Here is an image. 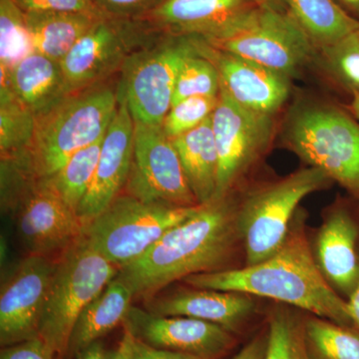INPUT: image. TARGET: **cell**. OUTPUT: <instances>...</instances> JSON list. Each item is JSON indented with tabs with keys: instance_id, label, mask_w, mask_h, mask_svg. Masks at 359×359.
Segmentation results:
<instances>
[{
	"instance_id": "obj_1",
	"label": "cell",
	"mask_w": 359,
	"mask_h": 359,
	"mask_svg": "<svg viewBox=\"0 0 359 359\" xmlns=\"http://www.w3.org/2000/svg\"><path fill=\"white\" fill-rule=\"evenodd\" d=\"M195 289L224 290L266 297L314 316L351 327L346 301L325 280L306 231V217L297 212L282 247L262 263L188 276Z\"/></svg>"
},
{
	"instance_id": "obj_40",
	"label": "cell",
	"mask_w": 359,
	"mask_h": 359,
	"mask_svg": "<svg viewBox=\"0 0 359 359\" xmlns=\"http://www.w3.org/2000/svg\"><path fill=\"white\" fill-rule=\"evenodd\" d=\"M346 304L351 323L359 332V278L356 287H354L353 292H351L346 301Z\"/></svg>"
},
{
	"instance_id": "obj_35",
	"label": "cell",
	"mask_w": 359,
	"mask_h": 359,
	"mask_svg": "<svg viewBox=\"0 0 359 359\" xmlns=\"http://www.w3.org/2000/svg\"><path fill=\"white\" fill-rule=\"evenodd\" d=\"M23 13L39 11H60L102 15L94 4V0H13Z\"/></svg>"
},
{
	"instance_id": "obj_4",
	"label": "cell",
	"mask_w": 359,
	"mask_h": 359,
	"mask_svg": "<svg viewBox=\"0 0 359 359\" xmlns=\"http://www.w3.org/2000/svg\"><path fill=\"white\" fill-rule=\"evenodd\" d=\"M1 207L13 216L28 255L62 254L83 235L77 212L20 161L1 159Z\"/></svg>"
},
{
	"instance_id": "obj_9",
	"label": "cell",
	"mask_w": 359,
	"mask_h": 359,
	"mask_svg": "<svg viewBox=\"0 0 359 359\" xmlns=\"http://www.w3.org/2000/svg\"><path fill=\"white\" fill-rule=\"evenodd\" d=\"M290 148L359 200V125L332 106L302 107L290 118Z\"/></svg>"
},
{
	"instance_id": "obj_42",
	"label": "cell",
	"mask_w": 359,
	"mask_h": 359,
	"mask_svg": "<svg viewBox=\"0 0 359 359\" xmlns=\"http://www.w3.org/2000/svg\"><path fill=\"white\" fill-rule=\"evenodd\" d=\"M259 8L278 11V13H290L289 0H252Z\"/></svg>"
},
{
	"instance_id": "obj_3",
	"label": "cell",
	"mask_w": 359,
	"mask_h": 359,
	"mask_svg": "<svg viewBox=\"0 0 359 359\" xmlns=\"http://www.w3.org/2000/svg\"><path fill=\"white\" fill-rule=\"evenodd\" d=\"M118 108V86L106 82L69 94L35 115L21 163L37 178L51 176L75 153L104 138Z\"/></svg>"
},
{
	"instance_id": "obj_31",
	"label": "cell",
	"mask_w": 359,
	"mask_h": 359,
	"mask_svg": "<svg viewBox=\"0 0 359 359\" xmlns=\"http://www.w3.org/2000/svg\"><path fill=\"white\" fill-rule=\"evenodd\" d=\"M219 94L218 71L209 59L200 55L196 46L195 53L186 59L180 70L172 106L190 97H216Z\"/></svg>"
},
{
	"instance_id": "obj_38",
	"label": "cell",
	"mask_w": 359,
	"mask_h": 359,
	"mask_svg": "<svg viewBox=\"0 0 359 359\" xmlns=\"http://www.w3.org/2000/svg\"><path fill=\"white\" fill-rule=\"evenodd\" d=\"M266 344H268V334L259 335L250 340L249 344L243 347L231 359H264Z\"/></svg>"
},
{
	"instance_id": "obj_15",
	"label": "cell",
	"mask_w": 359,
	"mask_h": 359,
	"mask_svg": "<svg viewBox=\"0 0 359 359\" xmlns=\"http://www.w3.org/2000/svg\"><path fill=\"white\" fill-rule=\"evenodd\" d=\"M122 325L148 346L205 359H218L235 344L233 332L215 323L188 316H159L135 306Z\"/></svg>"
},
{
	"instance_id": "obj_5",
	"label": "cell",
	"mask_w": 359,
	"mask_h": 359,
	"mask_svg": "<svg viewBox=\"0 0 359 359\" xmlns=\"http://www.w3.org/2000/svg\"><path fill=\"white\" fill-rule=\"evenodd\" d=\"M119 268L82 237L57 261L45 299L39 337L59 359L67 355L73 327L89 302L103 292Z\"/></svg>"
},
{
	"instance_id": "obj_44",
	"label": "cell",
	"mask_w": 359,
	"mask_h": 359,
	"mask_svg": "<svg viewBox=\"0 0 359 359\" xmlns=\"http://www.w3.org/2000/svg\"><path fill=\"white\" fill-rule=\"evenodd\" d=\"M351 112L359 120V94H354L353 102L351 104Z\"/></svg>"
},
{
	"instance_id": "obj_28",
	"label": "cell",
	"mask_w": 359,
	"mask_h": 359,
	"mask_svg": "<svg viewBox=\"0 0 359 359\" xmlns=\"http://www.w3.org/2000/svg\"><path fill=\"white\" fill-rule=\"evenodd\" d=\"M306 346L313 359H359V332L313 316L304 321Z\"/></svg>"
},
{
	"instance_id": "obj_13",
	"label": "cell",
	"mask_w": 359,
	"mask_h": 359,
	"mask_svg": "<svg viewBox=\"0 0 359 359\" xmlns=\"http://www.w3.org/2000/svg\"><path fill=\"white\" fill-rule=\"evenodd\" d=\"M273 116L247 109L219 92L212 114L218 154V184L214 200L230 195L238 179L269 148L275 132Z\"/></svg>"
},
{
	"instance_id": "obj_14",
	"label": "cell",
	"mask_w": 359,
	"mask_h": 359,
	"mask_svg": "<svg viewBox=\"0 0 359 359\" xmlns=\"http://www.w3.org/2000/svg\"><path fill=\"white\" fill-rule=\"evenodd\" d=\"M55 262L28 255L14 266L0 292L2 347L39 337V325Z\"/></svg>"
},
{
	"instance_id": "obj_33",
	"label": "cell",
	"mask_w": 359,
	"mask_h": 359,
	"mask_svg": "<svg viewBox=\"0 0 359 359\" xmlns=\"http://www.w3.org/2000/svg\"><path fill=\"white\" fill-rule=\"evenodd\" d=\"M219 102V96H196L184 99L172 106L163 121L162 128L169 138L195 129L211 117Z\"/></svg>"
},
{
	"instance_id": "obj_36",
	"label": "cell",
	"mask_w": 359,
	"mask_h": 359,
	"mask_svg": "<svg viewBox=\"0 0 359 359\" xmlns=\"http://www.w3.org/2000/svg\"><path fill=\"white\" fill-rule=\"evenodd\" d=\"M0 359H59L40 339H33L14 346L2 347Z\"/></svg>"
},
{
	"instance_id": "obj_16",
	"label": "cell",
	"mask_w": 359,
	"mask_h": 359,
	"mask_svg": "<svg viewBox=\"0 0 359 359\" xmlns=\"http://www.w3.org/2000/svg\"><path fill=\"white\" fill-rule=\"evenodd\" d=\"M200 55L218 71L219 92L242 107L273 116L285 105L292 78L249 59L214 48L202 37L194 36Z\"/></svg>"
},
{
	"instance_id": "obj_45",
	"label": "cell",
	"mask_w": 359,
	"mask_h": 359,
	"mask_svg": "<svg viewBox=\"0 0 359 359\" xmlns=\"http://www.w3.org/2000/svg\"><path fill=\"white\" fill-rule=\"evenodd\" d=\"M358 34H359V30H358Z\"/></svg>"
},
{
	"instance_id": "obj_21",
	"label": "cell",
	"mask_w": 359,
	"mask_h": 359,
	"mask_svg": "<svg viewBox=\"0 0 359 359\" xmlns=\"http://www.w3.org/2000/svg\"><path fill=\"white\" fill-rule=\"evenodd\" d=\"M0 85H6L34 115L69 95L60 63L32 52L7 73L0 72Z\"/></svg>"
},
{
	"instance_id": "obj_22",
	"label": "cell",
	"mask_w": 359,
	"mask_h": 359,
	"mask_svg": "<svg viewBox=\"0 0 359 359\" xmlns=\"http://www.w3.org/2000/svg\"><path fill=\"white\" fill-rule=\"evenodd\" d=\"M134 297V292L126 283L118 276L113 278L80 313L71 334L67 355L75 358L118 325H123Z\"/></svg>"
},
{
	"instance_id": "obj_20",
	"label": "cell",
	"mask_w": 359,
	"mask_h": 359,
	"mask_svg": "<svg viewBox=\"0 0 359 359\" xmlns=\"http://www.w3.org/2000/svg\"><path fill=\"white\" fill-rule=\"evenodd\" d=\"M358 238L355 222L344 209L334 210L328 215L316 238L314 257L321 273L334 290L347 297L358 282Z\"/></svg>"
},
{
	"instance_id": "obj_41",
	"label": "cell",
	"mask_w": 359,
	"mask_h": 359,
	"mask_svg": "<svg viewBox=\"0 0 359 359\" xmlns=\"http://www.w3.org/2000/svg\"><path fill=\"white\" fill-rule=\"evenodd\" d=\"M106 351L102 342H94L93 344L85 348L81 353L75 356V359H105Z\"/></svg>"
},
{
	"instance_id": "obj_8",
	"label": "cell",
	"mask_w": 359,
	"mask_h": 359,
	"mask_svg": "<svg viewBox=\"0 0 359 359\" xmlns=\"http://www.w3.org/2000/svg\"><path fill=\"white\" fill-rule=\"evenodd\" d=\"M195 52L193 36L164 33L132 52L117 86L118 96L128 104L134 121L162 126L172 107L180 70Z\"/></svg>"
},
{
	"instance_id": "obj_6",
	"label": "cell",
	"mask_w": 359,
	"mask_h": 359,
	"mask_svg": "<svg viewBox=\"0 0 359 359\" xmlns=\"http://www.w3.org/2000/svg\"><path fill=\"white\" fill-rule=\"evenodd\" d=\"M332 181L316 167L261 187L238 202L237 223L245 266L262 263L282 247L299 203Z\"/></svg>"
},
{
	"instance_id": "obj_39",
	"label": "cell",
	"mask_w": 359,
	"mask_h": 359,
	"mask_svg": "<svg viewBox=\"0 0 359 359\" xmlns=\"http://www.w3.org/2000/svg\"><path fill=\"white\" fill-rule=\"evenodd\" d=\"M132 344H133V337L129 332L124 330V334L119 344L113 351H106L105 359H131Z\"/></svg>"
},
{
	"instance_id": "obj_29",
	"label": "cell",
	"mask_w": 359,
	"mask_h": 359,
	"mask_svg": "<svg viewBox=\"0 0 359 359\" xmlns=\"http://www.w3.org/2000/svg\"><path fill=\"white\" fill-rule=\"evenodd\" d=\"M32 52L25 13L13 0H0V72H9Z\"/></svg>"
},
{
	"instance_id": "obj_17",
	"label": "cell",
	"mask_w": 359,
	"mask_h": 359,
	"mask_svg": "<svg viewBox=\"0 0 359 359\" xmlns=\"http://www.w3.org/2000/svg\"><path fill=\"white\" fill-rule=\"evenodd\" d=\"M134 129V118L128 104L118 96L117 111L104 137L95 174L77 210L84 226L124 190L133 157Z\"/></svg>"
},
{
	"instance_id": "obj_27",
	"label": "cell",
	"mask_w": 359,
	"mask_h": 359,
	"mask_svg": "<svg viewBox=\"0 0 359 359\" xmlns=\"http://www.w3.org/2000/svg\"><path fill=\"white\" fill-rule=\"evenodd\" d=\"M0 86V153L1 159H13L25 154L32 143L35 115L8 86Z\"/></svg>"
},
{
	"instance_id": "obj_25",
	"label": "cell",
	"mask_w": 359,
	"mask_h": 359,
	"mask_svg": "<svg viewBox=\"0 0 359 359\" xmlns=\"http://www.w3.org/2000/svg\"><path fill=\"white\" fill-rule=\"evenodd\" d=\"M289 7L290 13L320 48L359 30V20L334 0H289Z\"/></svg>"
},
{
	"instance_id": "obj_11",
	"label": "cell",
	"mask_w": 359,
	"mask_h": 359,
	"mask_svg": "<svg viewBox=\"0 0 359 359\" xmlns=\"http://www.w3.org/2000/svg\"><path fill=\"white\" fill-rule=\"evenodd\" d=\"M157 33L142 20L100 16L60 62L68 94L106 83Z\"/></svg>"
},
{
	"instance_id": "obj_19",
	"label": "cell",
	"mask_w": 359,
	"mask_h": 359,
	"mask_svg": "<svg viewBox=\"0 0 359 359\" xmlns=\"http://www.w3.org/2000/svg\"><path fill=\"white\" fill-rule=\"evenodd\" d=\"M148 301L146 309L151 313L198 318L218 325L233 334L249 320L256 309L252 295L195 287Z\"/></svg>"
},
{
	"instance_id": "obj_32",
	"label": "cell",
	"mask_w": 359,
	"mask_h": 359,
	"mask_svg": "<svg viewBox=\"0 0 359 359\" xmlns=\"http://www.w3.org/2000/svg\"><path fill=\"white\" fill-rule=\"evenodd\" d=\"M320 49L330 74L353 94H359L358 32Z\"/></svg>"
},
{
	"instance_id": "obj_43",
	"label": "cell",
	"mask_w": 359,
	"mask_h": 359,
	"mask_svg": "<svg viewBox=\"0 0 359 359\" xmlns=\"http://www.w3.org/2000/svg\"><path fill=\"white\" fill-rule=\"evenodd\" d=\"M339 1L359 16V0H339Z\"/></svg>"
},
{
	"instance_id": "obj_34",
	"label": "cell",
	"mask_w": 359,
	"mask_h": 359,
	"mask_svg": "<svg viewBox=\"0 0 359 359\" xmlns=\"http://www.w3.org/2000/svg\"><path fill=\"white\" fill-rule=\"evenodd\" d=\"M161 2L162 0H94L102 15L126 20H144Z\"/></svg>"
},
{
	"instance_id": "obj_30",
	"label": "cell",
	"mask_w": 359,
	"mask_h": 359,
	"mask_svg": "<svg viewBox=\"0 0 359 359\" xmlns=\"http://www.w3.org/2000/svg\"><path fill=\"white\" fill-rule=\"evenodd\" d=\"M264 359H313L306 346L304 321L276 311L271 316Z\"/></svg>"
},
{
	"instance_id": "obj_18",
	"label": "cell",
	"mask_w": 359,
	"mask_h": 359,
	"mask_svg": "<svg viewBox=\"0 0 359 359\" xmlns=\"http://www.w3.org/2000/svg\"><path fill=\"white\" fill-rule=\"evenodd\" d=\"M255 7L252 0H162L142 21L158 33L210 41L226 34Z\"/></svg>"
},
{
	"instance_id": "obj_7",
	"label": "cell",
	"mask_w": 359,
	"mask_h": 359,
	"mask_svg": "<svg viewBox=\"0 0 359 359\" xmlns=\"http://www.w3.org/2000/svg\"><path fill=\"white\" fill-rule=\"evenodd\" d=\"M199 207L143 202L121 193L84 226L83 237L96 252L120 268L142 256Z\"/></svg>"
},
{
	"instance_id": "obj_24",
	"label": "cell",
	"mask_w": 359,
	"mask_h": 359,
	"mask_svg": "<svg viewBox=\"0 0 359 359\" xmlns=\"http://www.w3.org/2000/svg\"><path fill=\"white\" fill-rule=\"evenodd\" d=\"M34 52L60 63L100 16L78 13H25Z\"/></svg>"
},
{
	"instance_id": "obj_12",
	"label": "cell",
	"mask_w": 359,
	"mask_h": 359,
	"mask_svg": "<svg viewBox=\"0 0 359 359\" xmlns=\"http://www.w3.org/2000/svg\"><path fill=\"white\" fill-rule=\"evenodd\" d=\"M124 193L143 202L199 205L173 142L162 126L135 121L133 157Z\"/></svg>"
},
{
	"instance_id": "obj_26",
	"label": "cell",
	"mask_w": 359,
	"mask_h": 359,
	"mask_svg": "<svg viewBox=\"0 0 359 359\" xmlns=\"http://www.w3.org/2000/svg\"><path fill=\"white\" fill-rule=\"evenodd\" d=\"M103 140L78 151L58 171L45 177L61 199L76 212L95 174Z\"/></svg>"
},
{
	"instance_id": "obj_2",
	"label": "cell",
	"mask_w": 359,
	"mask_h": 359,
	"mask_svg": "<svg viewBox=\"0 0 359 359\" xmlns=\"http://www.w3.org/2000/svg\"><path fill=\"white\" fill-rule=\"evenodd\" d=\"M238 207L230 195L200 205L193 216L168 231L142 256L120 266L118 278L135 297L151 299L177 280L219 271L241 243Z\"/></svg>"
},
{
	"instance_id": "obj_10",
	"label": "cell",
	"mask_w": 359,
	"mask_h": 359,
	"mask_svg": "<svg viewBox=\"0 0 359 359\" xmlns=\"http://www.w3.org/2000/svg\"><path fill=\"white\" fill-rule=\"evenodd\" d=\"M207 42L290 78L311 62L316 47L292 14L257 6L224 36Z\"/></svg>"
},
{
	"instance_id": "obj_23",
	"label": "cell",
	"mask_w": 359,
	"mask_h": 359,
	"mask_svg": "<svg viewBox=\"0 0 359 359\" xmlns=\"http://www.w3.org/2000/svg\"><path fill=\"white\" fill-rule=\"evenodd\" d=\"M199 205L214 201L218 184V154L212 116L195 129L172 139Z\"/></svg>"
},
{
	"instance_id": "obj_37",
	"label": "cell",
	"mask_w": 359,
	"mask_h": 359,
	"mask_svg": "<svg viewBox=\"0 0 359 359\" xmlns=\"http://www.w3.org/2000/svg\"><path fill=\"white\" fill-rule=\"evenodd\" d=\"M133 337V335H132ZM131 359H205L191 354L176 353L166 349L156 348L145 342L134 339L132 344Z\"/></svg>"
}]
</instances>
